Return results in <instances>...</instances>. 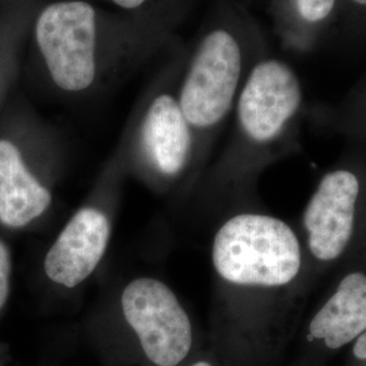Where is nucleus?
Listing matches in <instances>:
<instances>
[{
  "mask_svg": "<svg viewBox=\"0 0 366 366\" xmlns=\"http://www.w3.org/2000/svg\"><path fill=\"white\" fill-rule=\"evenodd\" d=\"M210 255L222 287L247 301L220 346L225 366H274L316 284L297 228L270 213L239 212L219 227Z\"/></svg>",
  "mask_w": 366,
  "mask_h": 366,
  "instance_id": "1",
  "label": "nucleus"
},
{
  "mask_svg": "<svg viewBox=\"0 0 366 366\" xmlns=\"http://www.w3.org/2000/svg\"><path fill=\"white\" fill-rule=\"evenodd\" d=\"M179 7L164 1L128 13L87 0H51L31 22L45 78L69 97L94 92L129 75L169 48Z\"/></svg>",
  "mask_w": 366,
  "mask_h": 366,
  "instance_id": "2",
  "label": "nucleus"
},
{
  "mask_svg": "<svg viewBox=\"0 0 366 366\" xmlns=\"http://www.w3.org/2000/svg\"><path fill=\"white\" fill-rule=\"evenodd\" d=\"M266 54L261 29L244 9L227 3L187 52L178 101L196 139V157L234 112L251 68Z\"/></svg>",
  "mask_w": 366,
  "mask_h": 366,
  "instance_id": "3",
  "label": "nucleus"
},
{
  "mask_svg": "<svg viewBox=\"0 0 366 366\" xmlns=\"http://www.w3.org/2000/svg\"><path fill=\"white\" fill-rule=\"evenodd\" d=\"M234 112L235 136L222 169L232 179H246L297 148L304 113L299 75L266 53L251 68Z\"/></svg>",
  "mask_w": 366,
  "mask_h": 366,
  "instance_id": "4",
  "label": "nucleus"
},
{
  "mask_svg": "<svg viewBox=\"0 0 366 366\" xmlns=\"http://www.w3.org/2000/svg\"><path fill=\"white\" fill-rule=\"evenodd\" d=\"M366 222V147L355 144L322 174L301 214L315 280L335 270Z\"/></svg>",
  "mask_w": 366,
  "mask_h": 366,
  "instance_id": "5",
  "label": "nucleus"
},
{
  "mask_svg": "<svg viewBox=\"0 0 366 366\" xmlns=\"http://www.w3.org/2000/svg\"><path fill=\"white\" fill-rule=\"evenodd\" d=\"M322 299L301 323L293 366H325L366 330V222Z\"/></svg>",
  "mask_w": 366,
  "mask_h": 366,
  "instance_id": "6",
  "label": "nucleus"
},
{
  "mask_svg": "<svg viewBox=\"0 0 366 366\" xmlns=\"http://www.w3.org/2000/svg\"><path fill=\"white\" fill-rule=\"evenodd\" d=\"M131 335L128 355L142 366H182L196 355L192 319L177 295L151 277L131 281L121 295Z\"/></svg>",
  "mask_w": 366,
  "mask_h": 366,
  "instance_id": "7",
  "label": "nucleus"
},
{
  "mask_svg": "<svg viewBox=\"0 0 366 366\" xmlns=\"http://www.w3.org/2000/svg\"><path fill=\"white\" fill-rule=\"evenodd\" d=\"M187 52L179 51L157 74L137 129L145 164L166 178L179 177L196 157V139L178 101V83Z\"/></svg>",
  "mask_w": 366,
  "mask_h": 366,
  "instance_id": "8",
  "label": "nucleus"
},
{
  "mask_svg": "<svg viewBox=\"0 0 366 366\" xmlns=\"http://www.w3.org/2000/svg\"><path fill=\"white\" fill-rule=\"evenodd\" d=\"M110 234V222L104 212L78 210L46 252L45 274L60 287L76 288L102 261Z\"/></svg>",
  "mask_w": 366,
  "mask_h": 366,
  "instance_id": "9",
  "label": "nucleus"
},
{
  "mask_svg": "<svg viewBox=\"0 0 366 366\" xmlns=\"http://www.w3.org/2000/svg\"><path fill=\"white\" fill-rule=\"evenodd\" d=\"M51 192L29 170L19 148L0 139V222L22 228L49 208Z\"/></svg>",
  "mask_w": 366,
  "mask_h": 366,
  "instance_id": "10",
  "label": "nucleus"
},
{
  "mask_svg": "<svg viewBox=\"0 0 366 366\" xmlns=\"http://www.w3.org/2000/svg\"><path fill=\"white\" fill-rule=\"evenodd\" d=\"M270 11L284 44L305 51L340 21V0H270Z\"/></svg>",
  "mask_w": 366,
  "mask_h": 366,
  "instance_id": "11",
  "label": "nucleus"
},
{
  "mask_svg": "<svg viewBox=\"0 0 366 366\" xmlns=\"http://www.w3.org/2000/svg\"><path fill=\"white\" fill-rule=\"evenodd\" d=\"M315 121L354 144H366V80L338 105L316 110Z\"/></svg>",
  "mask_w": 366,
  "mask_h": 366,
  "instance_id": "12",
  "label": "nucleus"
},
{
  "mask_svg": "<svg viewBox=\"0 0 366 366\" xmlns=\"http://www.w3.org/2000/svg\"><path fill=\"white\" fill-rule=\"evenodd\" d=\"M340 19L355 31H366V0H340Z\"/></svg>",
  "mask_w": 366,
  "mask_h": 366,
  "instance_id": "13",
  "label": "nucleus"
},
{
  "mask_svg": "<svg viewBox=\"0 0 366 366\" xmlns=\"http://www.w3.org/2000/svg\"><path fill=\"white\" fill-rule=\"evenodd\" d=\"M10 275H11V255L7 246L0 240V311L3 310L9 297Z\"/></svg>",
  "mask_w": 366,
  "mask_h": 366,
  "instance_id": "14",
  "label": "nucleus"
},
{
  "mask_svg": "<svg viewBox=\"0 0 366 366\" xmlns=\"http://www.w3.org/2000/svg\"><path fill=\"white\" fill-rule=\"evenodd\" d=\"M99 6H110V9L114 10H121V11H128V13H136V11H143L148 10L154 6L162 4L167 0H87Z\"/></svg>",
  "mask_w": 366,
  "mask_h": 366,
  "instance_id": "15",
  "label": "nucleus"
},
{
  "mask_svg": "<svg viewBox=\"0 0 366 366\" xmlns=\"http://www.w3.org/2000/svg\"><path fill=\"white\" fill-rule=\"evenodd\" d=\"M349 357L345 366H366V330L349 346Z\"/></svg>",
  "mask_w": 366,
  "mask_h": 366,
  "instance_id": "16",
  "label": "nucleus"
},
{
  "mask_svg": "<svg viewBox=\"0 0 366 366\" xmlns=\"http://www.w3.org/2000/svg\"><path fill=\"white\" fill-rule=\"evenodd\" d=\"M182 366H222L217 358L209 355H194L190 361H187Z\"/></svg>",
  "mask_w": 366,
  "mask_h": 366,
  "instance_id": "17",
  "label": "nucleus"
}]
</instances>
